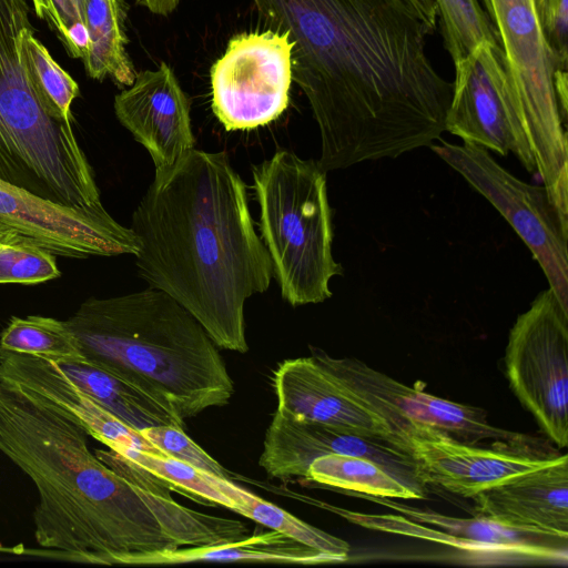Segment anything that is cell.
<instances>
[{"label": "cell", "instance_id": "cell-34", "mask_svg": "<svg viewBox=\"0 0 568 568\" xmlns=\"http://www.w3.org/2000/svg\"><path fill=\"white\" fill-rule=\"evenodd\" d=\"M180 1L181 0H135L141 7L162 17L170 16L178 8Z\"/></svg>", "mask_w": 568, "mask_h": 568}, {"label": "cell", "instance_id": "cell-26", "mask_svg": "<svg viewBox=\"0 0 568 568\" xmlns=\"http://www.w3.org/2000/svg\"><path fill=\"white\" fill-rule=\"evenodd\" d=\"M0 352L47 358H81L78 342L65 321L30 315L12 317L0 334Z\"/></svg>", "mask_w": 568, "mask_h": 568}, {"label": "cell", "instance_id": "cell-33", "mask_svg": "<svg viewBox=\"0 0 568 568\" xmlns=\"http://www.w3.org/2000/svg\"><path fill=\"white\" fill-rule=\"evenodd\" d=\"M423 20L434 30L437 28L438 10L435 0H407Z\"/></svg>", "mask_w": 568, "mask_h": 568}, {"label": "cell", "instance_id": "cell-24", "mask_svg": "<svg viewBox=\"0 0 568 568\" xmlns=\"http://www.w3.org/2000/svg\"><path fill=\"white\" fill-rule=\"evenodd\" d=\"M205 476L233 501V511L329 555L337 562L347 560L351 547L345 540L301 520L278 506L236 486L230 479L207 473Z\"/></svg>", "mask_w": 568, "mask_h": 568}, {"label": "cell", "instance_id": "cell-13", "mask_svg": "<svg viewBox=\"0 0 568 568\" xmlns=\"http://www.w3.org/2000/svg\"><path fill=\"white\" fill-rule=\"evenodd\" d=\"M394 433L415 460L423 484L437 485L466 498L548 465L558 456L532 454L531 440L499 442L483 448L415 422L396 426Z\"/></svg>", "mask_w": 568, "mask_h": 568}, {"label": "cell", "instance_id": "cell-22", "mask_svg": "<svg viewBox=\"0 0 568 568\" xmlns=\"http://www.w3.org/2000/svg\"><path fill=\"white\" fill-rule=\"evenodd\" d=\"M123 14L119 0H88L85 28L88 45L82 59L87 74L98 81L105 78L129 87L136 72L126 53Z\"/></svg>", "mask_w": 568, "mask_h": 568}, {"label": "cell", "instance_id": "cell-31", "mask_svg": "<svg viewBox=\"0 0 568 568\" xmlns=\"http://www.w3.org/2000/svg\"><path fill=\"white\" fill-rule=\"evenodd\" d=\"M141 433L169 457L183 462L203 473L229 479V471L192 440L182 427L160 425L144 428Z\"/></svg>", "mask_w": 568, "mask_h": 568}, {"label": "cell", "instance_id": "cell-32", "mask_svg": "<svg viewBox=\"0 0 568 568\" xmlns=\"http://www.w3.org/2000/svg\"><path fill=\"white\" fill-rule=\"evenodd\" d=\"M568 0H534L535 11L552 51L567 58Z\"/></svg>", "mask_w": 568, "mask_h": 568}, {"label": "cell", "instance_id": "cell-21", "mask_svg": "<svg viewBox=\"0 0 568 568\" xmlns=\"http://www.w3.org/2000/svg\"><path fill=\"white\" fill-rule=\"evenodd\" d=\"M196 561H261L280 564L337 562L335 558L271 530L217 545L186 546L176 549L128 555L120 565H176Z\"/></svg>", "mask_w": 568, "mask_h": 568}, {"label": "cell", "instance_id": "cell-18", "mask_svg": "<svg viewBox=\"0 0 568 568\" xmlns=\"http://www.w3.org/2000/svg\"><path fill=\"white\" fill-rule=\"evenodd\" d=\"M273 382L277 407L293 416L386 439L406 450L386 419L313 356L284 361Z\"/></svg>", "mask_w": 568, "mask_h": 568}, {"label": "cell", "instance_id": "cell-19", "mask_svg": "<svg viewBox=\"0 0 568 568\" xmlns=\"http://www.w3.org/2000/svg\"><path fill=\"white\" fill-rule=\"evenodd\" d=\"M474 516L501 526L568 538V457L513 477L471 497Z\"/></svg>", "mask_w": 568, "mask_h": 568}, {"label": "cell", "instance_id": "cell-29", "mask_svg": "<svg viewBox=\"0 0 568 568\" xmlns=\"http://www.w3.org/2000/svg\"><path fill=\"white\" fill-rule=\"evenodd\" d=\"M60 275L54 254L28 239L0 242V284H37Z\"/></svg>", "mask_w": 568, "mask_h": 568}, {"label": "cell", "instance_id": "cell-15", "mask_svg": "<svg viewBox=\"0 0 568 568\" xmlns=\"http://www.w3.org/2000/svg\"><path fill=\"white\" fill-rule=\"evenodd\" d=\"M313 357L365 399L394 428L407 422L436 427L459 442L477 444L485 439L524 443L531 438L490 425L478 408L444 399L409 387L353 358H333L325 353Z\"/></svg>", "mask_w": 568, "mask_h": 568}, {"label": "cell", "instance_id": "cell-20", "mask_svg": "<svg viewBox=\"0 0 568 568\" xmlns=\"http://www.w3.org/2000/svg\"><path fill=\"white\" fill-rule=\"evenodd\" d=\"M48 361L75 387L136 430L160 425L184 428V419L169 402L83 358Z\"/></svg>", "mask_w": 568, "mask_h": 568}, {"label": "cell", "instance_id": "cell-5", "mask_svg": "<svg viewBox=\"0 0 568 568\" xmlns=\"http://www.w3.org/2000/svg\"><path fill=\"white\" fill-rule=\"evenodd\" d=\"M28 0H0V180L74 209L102 206L72 122L51 116L27 75L20 36Z\"/></svg>", "mask_w": 568, "mask_h": 568}, {"label": "cell", "instance_id": "cell-27", "mask_svg": "<svg viewBox=\"0 0 568 568\" xmlns=\"http://www.w3.org/2000/svg\"><path fill=\"white\" fill-rule=\"evenodd\" d=\"M443 44L455 63L478 44H500L497 31L479 0H435Z\"/></svg>", "mask_w": 568, "mask_h": 568}, {"label": "cell", "instance_id": "cell-4", "mask_svg": "<svg viewBox=\"0 0 568 568\" xmlns=\"http://www.w3.org/2000/svg\"><path fill=\"white\" fill-rule=\"evenodd\" d=\"M65 322L81 358L169 402L183 419L234 394L214 342L161 290L90 297Z\"/></svg>", "mask_w": 568, "mask_h": 568}, {"label": "cell", "instance_id": "cell-25", "mask_svg": "<svg viewBox=\"0 0 568 568\" xmlns=\"http://www.w3.org/2000/svg\"><path fill=\"white\" fill-rule=\"evenodd\" d=\"M20 54L27 75L47 112L57 120L72 122L71 105L80 94L79 85L34 37L32 24L21 32Z\"/></svg>", "mask_w": 568, "mask_h": 568}, {"label": "cell", "instance_id": "cell-12", "mask_svg": "<svg viewBox=\"0 0 568 568\" xmlns=\"http://www.w3.org/2000/svg\"><path fill=\"white\" fill-rule=\"evenodd\" d=\"M356 495L403 515L363 514L333 505L329 510L369 529L432 540L471 554L564 562L568 559L567 537L518 530L478 516L450 517L385 497Z\"/></svg>", "mask_w": 568, "mask_h": 568}, {"label": "cell", "instance_id": "cell-3", "mask_svg": "<svg viewBox=\"0 0 568 568\" xmlns=\"http://www.w3.org/2000/svg\"><path fill=\"white\" fill-rule=\"evenodd\" d=\"M88 436L44 397L0 381V452L38 490L37 544L51 557L108 566L180 548L170 493L120 476L91 453Z\"/></svg>", "mask_w": 568, "mask_h": 568}, {"label": "cell", "instance_id": "cell-2", "mask_svg": "<svg viewBox=\"0 0 568 568\" xmlns=\"http://www.w3.org/2000/svg\"><path fill=\"white\" fill-rule=\"evenodd\" d=\"M130 229L139 275L186 308L216 346L246 353L245 302L267 291L273 270L227 154L194 148L153 180Z\"/></svg>", "mask_w": 568, "mask_h": 568}, {"label": "cell", "instance_id": "cell-28", "mask_svg": "<svg viewBox=\"0 0 568 568\" xmlns=\"http://www.w3.org/2000/svg\"><path fill=\"white\" fill-rule=\"evenodd\" d=\"M112 450L172 486L189 490L226 508L233 507V501L207 480L205 473L183 462L126 447Z\"/></svg>", "mask_w": 568, "mask_h": 568}, {"label": "cell", "instance_id": "cell-1", "mask_svg": "<svg viewBox=\"0 0 568 568\" xmlns=\"http://www.w3.org/2000/svg\"><path fill=\"white\" fill-rule=\"evenodd\" d=\"M293 42L292 73L321 136L326 172L430 146L453 83L427 54L434 33L407 0H252Z\"/></svg>", "mask_w": 568, "mask_h": 568}, {"label": "cell", "instance_id": "cell-17", "mask_svg": "<svg viewBox=\"0 0 568 568\" xmlns=\"http://www.w3.org/2000/svg\"><path fill=\"white\" fill-rule=\"evenodd\" d=\"M327 454L367 457L385 465L407 481L422 485L415 460L394 443L300 418L278 407L265 434L260 466L271 477L306 478L310 464Z\"/></svg>", "mask_w": 568, "mask_h": 568}, {"label": "cell", "instance_id": "cell-14", "mask_svg": "<svg viewBox=\"0 0 568 568\" xmlns=\"http://www.w3.org/2000/svg\"><path fill=\"white\" fill-rule=\"evenodd\" d=\"M0 226L65 257L135 255L140 247L133 231L118 223L103 205L70 207L2 180Z\"/></svg>", "mask_w": 568, "mask_h": 568}, {"label": "cell", "instance_id": "cell-23", "mask_svg": "<svg viewBox=\"0 0 568 568\" xmlns=\"http://www.w3.org/2000/svg\"><path fill=\"white\" fill-rule=\"evenodd\" d=\"M306 479L363 495L420 499L422 487L412 484L385 465L362 456L327 454L308 466Z\"/></svg>", "mask_w": 568, "mask_h": 568}, {"label": "cell", "instance_id": "cell-9", "mask_svg": "<svg viewBox=\"0 0 568 568\" xmlns=\"http://www.w3.org/2000/svg\"><path fill=\"white\" fill-rule=\"evenodd\" d=\"M506 373L521 405L557 446L568 445V310L551 288L514 323Z\"/></svg>", "mask_w": 568, "mask_h": 568}, {"label": "cell", "instance_id": "cell-8", "mask_svg": "<svg viewBox=\"0 0 568 568\" xmlns=\"http://www.w3.org/2000/svg\"><path fill=\"white\" fill-rule=\"evenodd\" d=\"M430 149L504 216L544 271L568 310V219L544 186L514 176L480 146L442 141Z\"/></svg>", "mask_w": 568, "mask_h": 568}, {"label": "cell", "instance_id": "cell-16", "mask_svg": "<svg viewBox=\"0 0 568 568\" xmlns=\"http://www.w3.org/2000/svg\"><path fill=\"white\" fill-rule=\"evenodd\" d=\"M113 106L119 122L149 152L155 180L170 174L194 149L190 100L165 62L138 72L115 95Z\"/></svg>", "mask_w": 568, "mask_h": 568}, {"label": "cell", "instance_id": "cell-30", "mask_svg": "<svg viewBox=\"0 0 568 568\" xmlns=\"http://www.w3.org/2000/svg\"><path fill=\"white\" fill-rule=\"evenodd\" d=\"M38 18L53 30L71 58L87 52L85 7L88 0H30Z\"/></svg>", "mask_w": 568, "mask_h": 568}, {"label": "cell", "instance_id": "cell-11", "mask_svg": "<svg viewBox=\"0 0 568 568\" xmlns=\"http://www.w3.org/2000/svg\"><path fill=\"white\" fill-rule=\"evenodd\" d=\"M454 65L445 131L501 156L511 152L528 172L535 173L534 154L501 45L483 42Z\"/></svg>", "mask_w": 568, "mask_h": 568}, {"label": "cell", "instance_id": "cell-10", "mask_svg": "<svg viewBox=\"0 0 568 568\" xmlns=\"http://www.w3.org/2000/svg\"><path fill=\"white\" fill-rule=\"evenodd\" d=\"M293 42L274 29L234 36L211 67L212 110L226 131L251 130L287 108Z\"/></svg>", "mask_w": 568, "mask_h": 568}, {"label": "cell", "instance_id": "cell-35", "mask_svg": "<svg viewBox=\"0 0 568 568\" xmlns=\"http://www.w3.org/2000/svg\"><path fill=\"white\" fill-rule=\"evenodd\" d=\"M22 237L14 231L0 226V242Z\"/></svg>", "mask_w": 568, "mask_h": 568}, {"label": "cell", "instance_id": "cell-7", "mask_svg": "<svg viewBox=\"0 0 568 568\" xmlns=\"http://www.w3.org/2000/svg\"><path fill=\"white\" fill-rule=\"evenodd\" d=\"M485 11L505 54L536 172L568 219V143L555 82L556 70L562 69L539 24L534 0L493 2Z\"/></svg>", "mask_w": 568, "mask_h": 568}, {"label": "cell", "instance_id": "cell-6", "mask_svg": "<svg viewBox=\"0 0 568 568\" xmlns=\"http://www.w3.org/2000/svg\"><path fill=\"white\" fill-rule=\"evenodd\" d=\"M326 171L313 159L276 151L253 169L260 237L281 296L292 306L332 296L329 281L343 274L333 257Z\"/></svg>", "mask_w": 568, "mask_h": 568}]
</instances>
